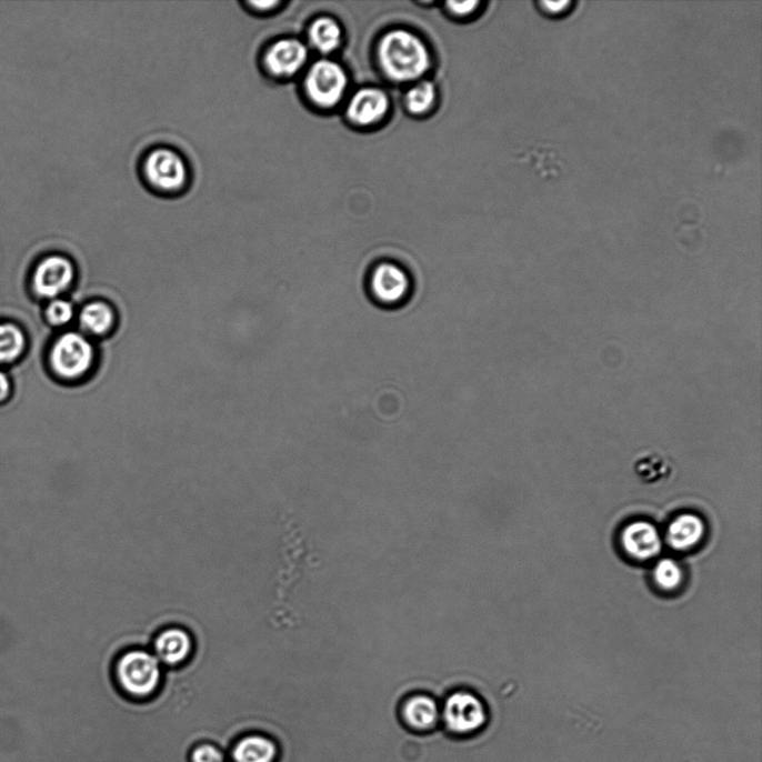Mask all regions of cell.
Instances as JSON below:
<instances>
[{"instance_id":"obj_15","label":"cell","mask_w":762,"mask_h":762,"mask_svg":"<svg viewBox=\"0 0 762 762\" xmlns=\"http://www.w3.org/2000/svg\"><path fill=\"white\" fill-rule=\"evenodd\" d=\"M403 718L411 728L427 731L434 728L438 723L440 709L431 696L418 694L405 701Z\"/></svg>"},{"instance_id":"obj_13","label":"cell","mask_w":762,"mask_h":762,"mask_svg":"<svg viewBox=\"0 0 762 762\" xmlns=\"http://www.w3.org/2000/svg\"><path fill=\"white\" fill-rule=\"evenodd\" d=\"M706 527L704 521L692 513H684L675 518L668 528L666 542L678 552H686L696 548L704 540Z\"/></svg>"},{"instance_id":"obj_5","label":"cell","mask_w":762,"mask_h":762,"mask_svg":"<svg viewBox=\"0 0 762 762\" xmlns=\"http://www.w3.org/2000/svg\"><path fill=\"white\" fill-rule=\"evenodd\" d=\"M96 352L92 343L82 334L69 332L53 345L51 364L54 372L67 380L84 377L93 367Z\"/></svg>"},{"instance_id":"obj_20","label":"cell","mask_w":762,"mask_h":762,"mask_svg":"<svg viewBox=\"0 0 762 762\" xmlns=\"http://www.w3.org/2000/svg\"><path fill=\"white\" fill-rule=\"evenodd\" d=\"M435 89L430 82H421L413 87L405 97V104L411 113L422 114L432 107Z\"/></svg>"},{"instance_id":"obj_23","label":"cell","mask_w":762,"mask_h":762,"mask_svg":"<svg viewBox=\"0 0 762 762\" xmlns=\"http://www.w3.org/2000/svg\"><path fill=\"white\" fill-rule=\"evenodd\" d=\"M552 7L555 9H552L545 4V2L539 3V8L550 18H562L568 16L569 12L572 11V8L576 6L574 2H550Z\"/></svg>"},{"instance_id":"obj_7","label":"cell","mask_w":762,"mask_h":762,"mask_svg":"<svg viewBox=\"0 0 762 762\" xmlns=\"http://www.w3.org/2000/svg\"><path fill=\"white\" fill-rule=\"evenodd\" d=\"M309 59L307 46L293 38L281 39L269 46L261 56L265 73L277 80H287L299 74Z\"/></svg>"},{"instance_id":"obj_26","label":"cell","mask_w":762,"mask_h":762,"mask_svg":"<svg viewBox=\"0 0 762 762\" xmlns=\"http://www.w3.org/2000/svg\"><path fill=\"white\" fill-rule=\"evenodd\" d=\"M11 392V381L7 373L0 371V402L6 401Z\"/></svg>"},{"instance_id":"obj_24","label":"cell","mask_w":762,"mask_h":762,"mask_svg":"<svg viewBox=\"0 0 762 762\" xmlns=\"http://www.w3.org/2000/svg\"><path fill=\"white\" fill-rule=\"evenodd\" d=\"M281 3L279 2H264V3H259V2H248L244 4L247 10H250L252 14L255 16H267L277 10Z\"/></svg>"},{"instance_id":"obj_9","label":"cell","mask_w":762,"mask_h":762,"mask_svg":"<svg viewBox=\"0 0 762 762\" xmlns=\"http://www.w3.org/2000/svg\"><path fill=\"white\" fill-rule=\"evenodd\" d=\"M76 270L72 262L63 257H50L38 267L34 289L39 297L57 299L72 285Z\"/></svg>"},{"instance_id":"obj_1","label":"cell","mask_w":762,"mask_h":762,"mask_svg":"<svg viewBox=\"0 0 762 762\" xmlns=\"http://www.w3.org/2000/svg\"><path fill=\"white\" fill-rule=\"evenodd\" d=\"M379 60L385 74L397 82L420 79L431 63L423 42L402 30L390 32L381 40Z\"/></svg>"},{"instance_id":"obj_17","label":"cell","mask_w":762,"mask_h":762,"mask_svg":"<svg viewBox=\"0 0 762 762\" xmlns=\"http://www.w3.org/2000/svg\"><path fill=\"white\" fill-rule=\"evenodd\" d=\"M311 44L321 53H332L339 49L342 41L340 26L330 18L317 20L309 32Z\"/></svg>"},{"instance_id":"obj_12","label":"cell","mask_w":762,"mask_h":762,"mask_svg":"<svg viewBox=\"0 0 762 762\" xmlns=\"http://www.w3.org/2000/svg\"><path fill=\"white\" fill-rule=\"evenodd\" d=\"M153 650L160 663L179 666L192 655L193 640L182 628H168L154 639Z\"/></svg>"},{"instance_id":"obj_4","label":"cell","mask_w":762,"mask_h":762,"mask_svg":"<svg viewBox=\"0 0 762 762\" xmlns=\"http://www.w3.org/2000/svg\"><path fill=\"white\" fill-rule=\"evenodd\" d=\"M412 280L408 272L391 262L373 268L367 279V290L379 307L394 309L405 304L412 293Z\"/></svg>"},{"instance_id":"obj_6","label":"cell","mask_w":762,"mask_h":762,"mask_svg":"<svg viewBox=\"0 0 762 762\" xmlns=\"http://www.w3.org/2000/svg\"><path fill=\"white\" fill-rule=\"evenodd\" d=\"M348 77L335 62L322 60L315 63L305 78L309 98L321 108L335 107L344 97Z\"/></svg>"},{"instance_id":"obj_22","label":"cell","mask_w":762,"mask_h":762,"mask_svg":"<svg viewBox=\"0 0 762 762\" xmlns=\"http://www.w3.org/2000/svg\"><path fill=\"white\" fill-rule=\"evenodd\" d=\"M74 317V308L69 301L57 299L47 310L48 321L54 327H63Z\"/></svg>"},{"instance_id":"obj_25","label":"cell","mask_w":762,"mask_h":762,"mask_svg":"<svg viewBox=\"0 0 762 762\" xmlns=\"http://www.w3.org/2000/svg\"><path fill=\"white\" fill-rule=\"evenodd\" d=\"M451 12L457 16H468L474 11L478 7L477 2H463V3H449L448 4Z\"/></svg>"},{"instance_id":"obj_10","label":"cell","mask_w":762,"mask_h":762,"mask_svg":"<svg viewBox=\"0 0 762 762\" xmlns=\"http://www.w3.org/2000/svg\"><path fill=\"white\" fill-rule=\"evenodd\" d=\"M621 545L632 560L648 562L660 555L663 542L659 530L652 523L635 521L623 529Z\"/></svg>"},{"instance_id":"obj_16","label":"cell","mask_w":762,"mask_h":762,"mask_svg":"<svg viewBox=\"0 0 762 762\" xmlns=\"http://www.w3.org/2000/svg\"><path fill=\"white\" fill-rule=\"evenodd\" d=\"M80 324L84 331L92 335H106L116 324V313L109 304L93 302L82 310Z\"/></svg>"},{"instance_id":"obj_8","label":"cell","mask_w":762,"mask_h":762,"mask_svg":"<svg viewBox=\"0 0 762 762\" xmlns=\"http://www.w3.org/2000/svg\"><path fill=\"white\" fill-rule=\"evenodd\" d=\"M442 718L447 728L457 734L479 731L487 722L483 702L473 693L457 691L445 701Z\"/></svg>"},{"instance_id":"obj_11","label":"cell","mask_w":762,"mask_h":762,"mask_svg":"<svg viewBox=\"0 0 762 762\" xmlns=\"http://www.w3.org/2000/svg\"><path fill=\"white\" fill-rule=\"evenodd\" d=\"M280 758V743L262 732L241 735L228 753V762H278Z\"/></svg>"},{"instance_id":"obj_19","label":"cell","mask_w":762,"mask_h":762,"mask_svg":"<svg viewBox=\"0 0 762 762\" xmlns=\"http://www.w3.org/2000/svg\"><path fill=\"white\" fill-rule=\"evenodd\" d=\"M653 580L660 590L674 592L683 584L684 573L679 563L671 559H664L655 565Z\"/></svg>"},{"instance_id":"obj_14","label":"cell","mask_w":762,"mask_h":762,"mask_svg":"<svg viewBox=\"0 0 762 762\" xmlns=\"http://www.w3.org/2000/svg\"><path fill=\"white\" fill-rule=\"evenodd\" d=\"M389 110V100L378 89H363L351 100L349 118L357 124L371 126L380 121Z\"/></svg>"},{"instance_id":"obj_3","label":"cell","mask_w":762,"mask_h":762,"mask_svg":"<svg viewBox=\"0 0 762 762\" xmlns=\"http://www.w3.org/2000/svg\"><path fill=\"white\" fill-rule=\"evenodd\" d=\"M140 169L146 186L166 197L182 193L191 179L186 157L167 146L154 147L146 152Z\"/></svg>"},{"instance_id":"obj_18","label":"cell","mask_w":762,"mask_h":762,"mask_svg":"<svg viewBox=\"0 0 762 762\" xmlns=\"http://www.w3.org/2000/svg\"><path fill=\"white\" fill-rule=\"evenodd\" d=\"M26 347L27 339L21 329L14 324H0V364L17 361Z\"/></svg>"},{"instance_id":"obj_2","label":"cell","mask_w":762,"mask_h":762,"mask_svg":"<svg viewBox=\"0 0 762 762\" xmlns=\"http://www.w3.org/2000/svg\"><path fill=\"white\" fill-rule=\"evenodd\" d=\"M118 691L132 701H149L161 690L163 672L156 655L143 650L123 653L114 666Z\"/></svg>"},{"instance_id":"obj_21","label":"cell","mask_w":762,"mask_h":762,"mask_svg":"<svg viewBox=\"0 0 762 762\" xmlns=\"http://www.w3.org/2000/svg\"><path fill=\"white\" fill-rule=\"evenodd\" d=\"M189 762H228V753L211 741H201L190 750Z\"/></svg>"}]
</instances>
